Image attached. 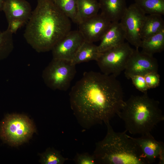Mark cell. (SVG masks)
I'll return each instance as SVG.
<instances>
[{
	"label": "cell",
	"instance_id": "obj_1",
	"mask_svg": "<svg viewBox=\"0 0 164 164\" xmlns=\"http://www.w3.org/2000/svg\"><path fill=\"white\" fill-rule=\"evenodd\" d=\"M69 95L74 114L86 129L109 122L125 102L123 89L116 77L92 71L84 73Z\"/></svg>",
	"mask_w": 164,
	"mask_h": 164
},
{
	"label": "cell",
	"instance_id": "obj_2",
	"mask_svg": "<svg viewBox=\"0 0 164 164\" xmlns=\"http://www.w3.org/2000/svg\"><path fill=\"white\" fill-rule=\"evenodd\" d=\"M26 24L24 37L39 53L51 50L71 29L70 19L52 0H38Z\"/></svg>",
	"mask_w": 164,
	"mask_h": 164
},
{
	"label": "cell",
	"instance_id": "obj_3",
	"mask_svg": "<svg viewBox=\"0 0 164 164\" xmlns=\"http://www.w3.org/2000/svg\"><path fill=\"white\" fill-rule=\"evenodd\" d=\"M105 124L106 135L96 143L93 154L97 164H147L139 147L126 130L117 132L109 122Z\"/></svg>",
	"mask_w": 164,
	"mask_h": 164
},
{
	"label": "cell",
	"instance_id": "obj_4",
	"mask_svg": "<svg viewBox=\"0 0 164 164\" xmlns=\"http://www.w3.org/2000/svg\"><path fill=\"white\" fill-rule=\"evenodd\" d=\"M132 95L117 115L124 122L125 130L132 134L150 133L154 127L164 120L158 101L150 97L147 92Z\"/></svg>",
	"mask_w": 164,
	"mask_h": 164
},
{
	"label": "cell",
	"instance_id": "obj_5",
	"mask_svg": "<svg viewBox=\"0 0 164 164\" xmlns=\"http://www.w3.org/2000/svg\"><path fill=\"white\" fill-rule=\"evenodd\" d=\"M36 131L32 121L23 115L8 114L0 125L1 138L12 145L17 146L27 141Z\"/></svg>",
	"mask_w": 164,
	"mask_h": 164
},
{
	"label": "cell",
	"instance_id": "obj_6",
	"mask_svg": "<svg viewBox=\"0 0 164 164\" xmlns=\"http://www.w3.org/2000/svg\"><path fill=\"white\" fill-rule=\"evenodd\" d=\"M76 73V65L71 61L53 58L43 70L42 77L46 85L50 89L66 91Z\"/></svg>",
	"mask_w": 164,
	"mask_h": 164
},
{
	"label": "cell",
	"instance_id": "obj_7",
	"mask_svg": "<svg viewBox=\"0 0 164 164\" xmlns=\"http://www.w3.org/2000/svg\"><path fill=\"white\" fill-rule=\"evenodd\" d=\"M134 49L128 42H124L101 53L96 61L102 73L117 77L124 70Z\"/></svg>",
	"mask_w": 164,
	"mask_h": 164
},
{
	"label": "cell",
	"instance_id": "obj_8",
	"mask_svg": "<svg viewBox=\"0 0 164 164\" xmlns=\"http://www.w3.org/2000/svg\"><path fill=\"white\" fill-rule=\"evenodd\" d=\"M146 15L134 3L127 7L119 22L125 39L135 48L140 47L141 31Z\"/></svg>",
	"mask_w": 164,
	"mask_h": 164
},
{
	"label": "cell",
	"instance_id": "obj_9",
	"mask_svg": "<svg viewBox=\"0 0 164 164\" xmlns=\"http://www.w3.org/2000/svg\"><path fill=\"white\" fill-rule=\"evenodd\" d=\"M159 65L153 55L140 51L135 48L131 55L124 70L125 76L128 79L133 76H144L152 72H158Z\"/></svg>",
	"mask_w": 164,
	"mask_h": 164
},
{
	"label": "cell",
	"instance_id": "obj_10",
	"mask_svg": "<svg viewBox=\"0 0 164 164\" xmlns=\"http://www.w3.org/2000/svg\"><path fill=\"white\" fill-rule=\"evenodd\" d=\"M111 23L101 13L80 22L78 30L85 41L93 43L101 40Z\"/></svg>",
	"mask_w": 164,
	"mask_h": 164
},
{
	"label": "cell",
	"instance_id": "obj_11",
	"mask_svg": "<svg viewBox=\"0 0 164 164\" xmlns=\"http://www.w3.org/2000/svg\"><path fill=\"white\" fill-rule=\"evenodd\" d=\"M84 41L82 35L78 30H71L52 49L53 58L71 61Z\"/></svg>",
	"mask_w": 164,
	"mask_h": 164
},
{
	"label": "cell",
	"instance_id": "obj_12",
	"mask_svg": "<svg viewBox=\"0 0 164 164\" xmlns=\"http://www.w3.org/2000/svg\"><path fill=\"white\" fill-rule=\"evenodd\" d=\"M131 138L139 147L147 164L153 163L157 159L159 164H164V145L162 142L156 140L150 133L138 138Z\"/></svg>",
	"mask_w": 164,
	"mask_h": 164
},
{
	"label": "cell",
	"instance_id": "obj_13",
	"mask_svg": "<svg viewBox=\"0 0 164 164\" xmlns=\"http://www.w3.org/2000/svg\"><path fill=\"white\" fill-rule=\"evenodd\" d=\"M2 11L8 22L15 19L24 21L26 24L32 13L30 4L26 0H5Z\"/></svg>",
	"mask_w": 164,
	"mask_h": 164
},
{
	"label": "cell",
	"instance_id": "obj_14",
	"mask_svg": "<svg viewBox=\"0 0 164 164\" xmlns=\"http://www.w3.org/2000/svg\"><path fill=\"white\" fill-rule=\"evenodd\" d=\"M125 39V33L119 22H112L97 46L98 51L101 53L117 46L124 43Z\"/></svg>",
	"mask_w": 164,
	"mask_h": 164
},
{
	"label": "cell",
	"instance_id": "obj_15",
	"mask_svg": "<svg viewBox=\"0 0 164 164\" xmlns=\"http://www.w3.org/2000/svg\"><path fill=\"white\" fill-rule=\"evenodd\" d=\"M101 13L111 22H119L127 7L126 0H99Z\"/></svg>",
	"mask_w": 164,
	"mask_h": 164
},
{
	"label": "cell",
	"instance_id": "obj_16",
	"mask_svg": "<svg viewBox=\"0 0 164 164\" xmlns=\"http://www.w3.org/2000/svg\"><path fill=\"white\" fill-rule=\"evenodd\" d=\"M164 29V21L162 15H146L141 31L142 40L146 39Z\"/></svg>",
	"mask_w": 164,
	"mask_h": 164
},
{
	"label": "cell",
	"instance_id": "obj_17",
	"mask_svg": "<svg viewBox=\"0 0 164 164\" xmlns=\"http://www.w3.org/2000/svg\"><path fill=\"white\" fill-rule=\"evenodd\" d=\"M100 53L98 51L97 46L93 43L84 41L71 61L73 64L76 65L92 60L96 61Z\"/></svg>",
	"mask_w": 164,
	"mask_h": 164
},
{
	"label": "cell",
	"instance_id": "obj_18",
	"mask_svg": "<svg viewBox=\"0 0 164 164\" xmlns=\"http://www.w3.org/2000/svg\"><path fill=\"white\" fill-rule=\"evenodd\" d=\"M140 47L142 52L152 55L162 52L164 49V29L142 40Z\"/></svg>",
	"mask_w": 164,
	"mask_h": 164
},
{
	"label": "cell",
	"instance_id": "obj_19",
	"mask_svg": "<svg viewBox=\"0 0 164 164\" xmlns=\"http://www.w3.org/2000/svg\"><path fill=\"white\" fill-rule=\"evenodd\" d=\"M77 1L79 23L98 14L100 5L97 0H77Z\"/></svg>",
	"mask_w": 164,
	"mask_h": 164
},
{
	"label": "cell",
	"instance_id": "obj_20",
	"mask_svg": "<svg viewBox=\"0 0 164 164\" xmlns=\"http://www.w3.org/2000/svg\"><path fill=\"white\" fill-rule=\"evenodd\" d=\"M56 6L73 22L80 21L78 15L77 0H52Z\"/></svg>",
	"mask_w": 164,
	"mask_h": 164
},
{
	"label": "cell",
	"instance_id": "obj_21",
	"mask_svg": "<svg viewBox=\"0 0 164 164\" xmlns=\"http://www.w3.org/2000/svg\"><path fill=\"white\" fill-rule=\"evenodd\" d=\"M145 14L164 15V0H134Z\"/></svg>",
	"mask_w": 164,
	"mask_h": 164
},
{
	"label": "cell",
	"instance_id": "obj_22",
	"mask_svg": "<svg viewBox=\"0 0 164 164\" xmlns=\"http://www.w3.org/2000/svg\"><path fill=\"white\" fill-rule=\"evenodd\" d=\"M12 35L8 28L0 32V60L7 58L13 50Z\"/></svg>",
	"mask_w": 164,
	"mask_h": 164
},
{
	"label": "cell",
	"instance_id": "obj_23",
	"mask_svg": "<svg viewBox=\"0 0 164 164\" xmlns=\"http://www.w3.org/2000/svg\"><path fill=\"white\" fill-rule=\"evenodd\" d=\"M40 155V162L43 164H63L69 159L63 157L60 151L50 148Z\"/></svg>",
	"mask_w": 164,
	"mask_h": 164
},
{
	"label": "cell",
	"instance_id": "obj_24",
	"mask_svg": "<svg viewBox=\"0 0 164 164\" xmlns=\"http://www.w3.org/2000/svg\"><path fill=\"white\" fill-rule=\"evenodd\" d=\"M73 160L77 164H97L94 155L87 152L77 153Z\"/></svg>",
	"mask_w": 164,
	"mask_h": 164
},
{
	"label": "cell",
	"instance_id": "obj_25",
	"mask_svg": "<svg viewBox=\"0 0 164 164\" xmlns=\"http://www.w3.org/2000/svg\"><path fill=\"white\" fill-rule=\"evenodd\" d=\"M144 77L149 89L156 88L159 85L160 77L158 72H151Z\"/></svg>",
	"mask_w": 164,
	"mask_h": 164
},
{
	"label": "cell",
	"instance_id": "obj_26",
	"mask_svg": "<svg viewBox=\"0 0 164 164\" xmlns=\"http://www.w3.org/2000/svg\"><path fill=\"white\" fill-rule=\"evenodd\" d=\"M136 88L140 91L145 93L149 89L146 82L144 77L142 75H135L130 78Z\"/></svg>",
	"mask_w": 164,
	"mask_h": 164
},
{
	"label": "cell",
	"instance_id": "obj_27",
	"mask_svg": "<svg viewBox=\"0 0 164 164\" xmlns=\"http://www.w3.org/2000/svg\"><path fill=\"white\" fill-rule=\"evenodd\" d=\"M8 28L13 34L15 33L18 29L23 26L26 23L24 21L15 19L9 22Z\"/></svg>",
	"mask_w": 164,
	"mask_h": 164
},
{
	"label": "cell",
	"instance_id": "obj_28",
	"mask_svg": "<svg viewBox=\"0 0 164 164\" xmlns=\"http://www.w3.org/2000/svg\"><path fill=\"white\" fill-rule=\"evenodd\" d=\"M5 0H0V11H2Z\"/></svg>",
	"mask_w": 164,
	"mask_h": 164
}]
</instances>
